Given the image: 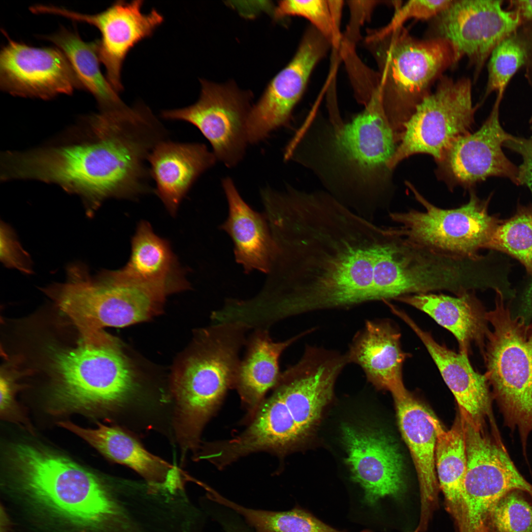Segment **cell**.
<instances>
[{"label": "cell", "mask_w": 532, "mask_h": 532, "mask_svg": "<svg viewBox=\"0 0 532 532\" xmlns=\"http://www.w3.org/2000/svg\"><path fill=\"white\" fill-rule=\"evenodd\" d=\"M275 252L259 295L281 318L371 301L384 228L333 196L290 188L265 208Z\"/></svg>", "instance_id": "cell-1"}, {"label": "cell", "mask_w": 532, "mask_h": 532, "mask_svg": "<svg viewBox=\"0 0 532 532\" xmlns=\"http://www.w3.org/2000/svg\"><path fill=\"white\" fill-rule=\"evenodd\" d=\"M89 138L31 151L30 179L54 183L94 207L105 199H134L149 191L146 163L156 144L148 124L130 113H99L89 120Z\"/></svg>", "instance_id": "cell-2"}, {"label": "cell", "mask_w": 532, "mask_h": 532, "mask_svg": "<svg viewBox=\"0 0 532 532\" xmlns=\"http://www.w3.org/2000/svg\"><path fill=\"white\" fill-rule=\"evenodd\" d=\"M351 121L332 125L320 150L323 168L346 187L339 200L365 218H373L380 206V184L387 177L388 164L399 139L385 112L380 91Z\"/></svg>", "instance_id": "cell-3"}, {"label": "cell", "mask_w": 532, "mask_h": 532, "mask_svg": "<svg viewBox=\"0 0 532 532\" xmlns=\"http://www.w3.org/2000/svg\"><path fill=\"white\" fill-rule=\"evenodd\" d=\"M12 477L28 496L74 525L98 529L115 514L102 481L69 458L39 446L15 445L9 456Z\"/></svg>", "instance_id": "cell-4"}, {"label": "cell", "mask_w": 532, "mask_h": 532, "mask_svg": "<svg viewBox=\"0 0 532 532\" xmlns=\"http://www.w3.org/2000/svg\"><path fill=\"white\" fill-rule=\"evenodd\" d=\"M251 328L239 321L216 322L202 332L195 351L176 374L173 427L180 437L194 440L234 387Z\"/></svg>", "instance_id": "cell-5"}, {"label": "cell", "mask_w": 532, "mask_h": 532, "mask_svg": "<svg viewBox=\"0 0 532 532\" xmlns=\"http://www.w3.org/2000/svg\"><path fill=\"white\" fill-rule=\"evenodd\" d=\"M364 45L377 65L385 112L399 137L433 83L456 64L453 50L440 38H416L403 26L368 29Z\"/></svg>", "instance_id": "cell-6"}, {"label": "cell", "mask_w": 532, "mask_h": 532, "mask_svg": "<svg viewBox=\"0 0 532 532\" xmlns=\"http://www.w3.org/2000/svg\"><path fill=\"white\" fill-rule=\"evenodd\" d=\"M495 290V308L486 313L492 329L482 352L485 375L505 424L518 431L524 450L532 432V323L512 315L502 292Z\"/></svg>", "instance_id": "cell-7"}, {"label": "cell", "mask_w": 532, "mask_h": 532, "mask_svg": "<svg viewBox=\"0 0 532 532\" xmlns=\"http://www.w3.org/2000/svg\"><path fill=\"white\" fill-rule=\"evenodd\" d=\"M56 382L52 410L105 412L122 406L135 391L136 382L129 363L113 340L83 342L60 351L54 359Z\"/></svg>", "instance_id": "cell-8"}, {"label": "cell", "mask_w": 532, "mask_h": 532, "mask_svg": "<svg viewBox=\"0 0 532 532\" xmlns=\"http://www.w3.org/2000/svg\"><path fill=\"white\" fill-rule=\"evenodd\" d=\"M172 292L167 286L125 278L116 270L96 276L85 270L66 288L61 307L83 338L91 340L102 335L104 327H123L148 319Z\"/></svg>", "instance_id": "cell-9"}, {"label": "cell", "mask_w": 532, "mask_h": 532, "mask_svg": "<svg viewBox=\"0 0 532 532\" xmlns=\"http://www.w3.org/2000/svg\"><path fill=\"white\" fill-rule=\"evenodd\" d=\"M342 433L356 488L350 496L348 517L373 532L381 525L385 503L403 492L402 457L394 441L378 430L344 426Z\"/></svg>", "instance_id": "cell-10"}, {"label": "cell", "mask_w": 532, "mask_h": 532, "mask_svg": "<svg viewBox=\"0 0 532 532\" xmlns=\"http://www.w3.org/2000/svg\"><path fill=\"white\" fill-rule=\"evenodd\" d=\"M407 185L425 211L390 213L392 220L400 225L393 228L396 233L441 254L476 261L485 257L479 251L502 221L489 214L490 197L482 200L471 191L467 203L442 209L427 200L410 183Z\"/></svg>", "instance_id": "cell-11"}, {"label": "cell", "mask_w": 532, "mask_h": 532, "mask_svg": "<svg viewBox=\"0 0 532 532\" xmlns=\"http://www.w3.org/2000/svg\"><path fill=\"white\" fill-rule=\"evenodd\" d=\"M463 420L467 463L458 530L477 532L488 525L490 511L501 497L519 490L532 498V484L517 469L499 434L490 435L484 428Z\"/></svg>", "instance_id": "cell-12"}, {"label": "cell", "mask_w": 532, "mask_h": 532, "mask_svg": "<svg viewBox=\"0 0 532 532\" xmlns=\"http://www.w3.org/2000/svg\"><path fill=\"white\" fill-rule=\"evenodd\" d=\"M474 112L470 80L442 76L435 91L421 101L404 124L389 169L416 154H429L439 161L456 139L469 133Z\"/></svg>", "instance_id": "cell-13"}, {"label": "cell", "mask_w": 532, "mask_h": 532, "mask_svg": "<svg viewBox=\"0 0 532 532\" xmlns=\"http://www.w3.org/2000/svg\"><path fill=\"white\" fill-rule=\"evenodd\" d=\"M198 101L182 108L165 110L163 118L189 123L210 143L217 160L228 167L242 160L249 143L248 117L250 98L233 85L201 80Z\"/></svg>", "instance_id": "cell-14"}, {"label": "cell", "mask_w": 532, "mask_h": 532, "mask_svg": "<svg viewBox=\"0 0 532 532\" xmlns=\"http://www.w3.org/2000/svg\"><path fill=\"white\" fill-rule=\"evenodd\" d=\"M501 5V0H453L432 19L429 38L448 42L456 64L466 57L477 73L495 47L519 24V14Z\"/></svg>", "instance_id": "cell-15"}, {"label": "cell", "mask_w": 532, "mask_h": 532, "mask_svg": "<svg viewBox=\"0 0 532 532\" xmlns=\"http://www.w3.org/2000/svg\"><path fill=\"white\" fill-rule=\"evenodd\" d=\"M143 2L141 0L117 1L95 14L43 4L39 5L38 11L40 14H53L86 23L98 29L101 33V39L98 40L99 59L105 67L107 79L119 93L123 89L121 71L128 53L140 41L150 37L164 21L163 16L155 9L143 13Z\"/></svg>", "instance_id": "cell-16"}, {"label": "cell", "mask_w": 532, "mask_h": 532, "mask_svg": "<svg viewBox=\"0 0 532 532\" xmlns=\"http://www.w3.org/2000/svg\"><path fill=\"white\" fill-rule=\"evenodd\" d=\"M330 46L313 26L307 29L294 58L252 106L247 124L249 144L263 141L273 132L288 126L310 74Z\"/></svg>", "instance_id": "cell-17"}, {"label": "cell", "mask_w": 532, "mask_h": 532, "mask_svg": "<svg viewBox=\"0 0 532 532\" xmlns=\"http://www.w3.org/2000/svg\"><path fill=\"white\" fill-rule=\"evenodd\" d=\"M501 97L498 96L488 118L476 132L456 139L438 164V174L450 186H473L488 177L509 179L519 185L518 167L504 155V143L514 137L499 120Z\"/></svg>", "instance_id": "cell-18"}, {"label": "cell", "mask_w": 532, "mask_h": 532, "mask_svg": "<svg viewBox=\"0 0 532 532\" xmlns=\"http://www.w3.org/2000/svg\"><path fill=\"white\" fill-rule=\"evenodd\" d=\"M6 35L8 42L0 53L1 90L15 96L48 100L83 89L59 48L32 47Z\"/></svg>", "instance_id": "cell-19"}, {"label": "cell", "mask_w": 532, "mask_h": 532, "mask_svg": "<svg viewBox=\"0 0 532 532\" xmlns=\"http://www.w3.org/2000/svg\"><path fill=\"white\" fill-rule=\"evenodd\" d=\"M348 364L345 353L307 345L299 361L281 372L273 389L289 405L304 435L331 400L336 380Z\"/></svg>", "instance_id": "cell-20"}, {"label": "cell", "mask_w": 532, "mask_h": 532, "mask_svg": "<svg viewBox=\"0 0 532 532\" xmlns=\"http://www.w3.org/2000/svg\"><path fill=\"white\" fill-rule=\"evenodd\" d=\"M398 317L412 330L427 348L454 395L462 417L479 427H484L487 419L495 424L489 382L485 374L474 369L468 356L439 344L404 311L399 312Z\"/></svg>", "instance_id": "cell-21"}, {"label": "cell", "mask_w": 532, "mask_h": 532, "mask_svg": "<svg viewBox=\"0 0 532 532\" xmlns=\"http://www.w3.org/2000/svg\"><path fill=\"white\" fill-rule=\"evenodd\" d=\"M400 337V333L390 321L366 320L345 353L348 363L359 366L370 383L391 392L394 399L408 392L402 377L406 354L401 349Z\"/></svg>", "instance_id": "cell-22"}, {"label": "cell", "mask_w": 532, "mask_h": 532, "mask_svg": "<svg viewBox=\"0 0 532 532\" xmlns=\"http://www.w3.org/2000/svg\"><path fill=\"white\" fill-rule=\"evenodd\" d=\"M398 423L417 471L421 499L418 528L425 531L438 501V483L435 472L436 434L433 414L408 391L394 399Z\"/></svg>", "instance_id": "cell-23"}, {"label": "cell", "mask_w": 532, "mask_h": 532, "mask_svg": "<svg viewBox=\"0 0 532 532\" xmlns=\"http://www.w3.org/2000/svg\"><path fill=\"white\" fill-rule=\"evenodd\" d=\"M217 159L205 145L166 140L151 151L148 162L156 184L155 193L174 216L195 182L213 166Z\"/></svg>", "instance_id": "cell-24"}, {"label": "cell", "mask_w": 532, "mask_h": 532, "mask_svg": "<svg viewBox=\"0 0 532 532\" xmlns=\"http://www.w3.org/2000/svg\"><path fill=\"white\" fill-rule=\"evenodd\" d=\"M59 425L82 438L107 459L133 469L150 485L171 490L182 484L183 473L177 466L149 452L119 427L98 424L96 428L88 429L68 421Z\"/></svg>", "instance_id": "cell-25"}, {"label": "cell", "mask_w": 532, "mask_h": 532, "mask_svg": "<svg viewBox=\"0 0 532 532\" xmlns=\"http://www.w3.org/2000/svg\"><path fill=\"white\" fill-rule=\"evenodd\" d=\"M222 186L229 212L220 228L232 238L236 262L246 273L257 270L268 274L275 249L265 214L254 210L243 200L231 178L222 179Z\"/></svg>", "instance_id": "cell-26"}, {"label": "cell", "mask_w": 532, "mask_h": 532, "mask_svg": "<svg viewBox=\"0 0 532 532\" xmlns=\"http://www.w3.org/2000/svg\"><path fill=\"white\" fill-rule=\"evenodd\" d=\"M474 290L455 297L430 293L407 295L395 300L423 311L456 337L459 352L468 356L472 344L483 351L489 329L486 313Z\"/></svg>", "instance_id": "cell-27"}, {"label": "cell", "mask_w": 532, "mask_h": 532, "mask_svg": "<svg viewBox=\"0 0 532 532\" xmlns=\"http://www.w3.org/2000/svg\"><path fill=\"white\" fill-rule=\"evenodd\" d=\"M313 330L304 331L282 341H274L268 328L265 327L255 328L248 336L234 388L251 409L257 410L266 393L276 384L281 373L280 358L284 351Z\"/></svg>", "instance_id": "cell-28"}, {"label": "cell", "mask_w": 532, "mask_h": 532, "mask_svg": "<svg viewBox=\"0 0 532 532\" xmlns=\"http://www.w3.org/2000/svg\"><path fill=\"white\" fill-rule=\"evenodd\" d=\"M131 244L128 262L117 270L121 276L180 290L189 287L168 241L156 234L149 223L142 221L138 224Z\"/></svg>", "instance_id": "cell-29"}, {"label": "cell", "mask_w": 532, "mask_h": 532, "mask_svg": "<svg viewBox=\"0 0 532 532\" xmlns=\"http://www.w3.org/2000/svg\"><path fill=\"white\" fill-rule=\"evenodd\" d=\"M44 38L54 43L66 55L83 89L89 91L97 101L100 112H112L127 106L101 72L98 40L85 42L77 32L65 27Z\"/></svg>", "instance_id": "cell-30"}, {"label": "cell", "mask_w": 532, "mask_h": 532, "mask_svg": "<svg viewBox=\"0 0 532 532\" xmlns=\"http://www.w3.org/2000/svg\"><path fill=\"white\" fill-rule=\"evenodd\" d=\"M432 421L436 434L435 463L438 480L447 509L459 528L467 463L464 422L458 414L451 428L445 430L433 415Z\"/></svg>", "instance_id": "cell-31"}, {"label": "cell", "mask_w": 532, "mask_h": 532, "mask_svg": "<svg viewBox=\"0 0 532 532\" xmlns=\"http://www.w3.org/2000/svg\"><path fill=\"white\" fill-rule=\"evenodd\" d=\"M226 505L240 515L253 532H343L299 505L278 511L250 508L231 500Z\"/></svg>", "instance_id": "cell-32"}, {"label": "cell", "mask_w": 532, "mask_h": 532, "mask_svg": "<svg viewBox=\"0 0 532 532\" xmlns=\"http://www.w3.org/2000/svg\"><path fill=\"white\" fill-rule=\"evenodd\" d=\"M485 249L505 253L518 260L532 275V203L519 205L511 218L502 220Z\"/></svg>", "instance_id": "cell-33"}, {"label": "cell", "mask_w": 532, "mask_h": 532, "mask_svg": "<svg viewBox=\"0 0 532 532\" xmlns=\"http://www.w3.org/2000/svg\"><path fill=\"white\" fill-rule=\"evenodd\" d=\"M486 95L492 92L502 96L506 85L524 64L527 53L524 45L510 36L501 40L491 54Z\"/></svg>", "instance_id": "cell-34"}, {"label": "cell", "mask_w": 532, "mask_h": 532, "mask_svg": "<svg viewBox=\"0 0 532 532\" xmlns=\"http://www.w3.org/2000/svg\"><path fill=\"white\" fill-rule=\"evenodd\" d=\"M524 492H508L492 508L488 524L495 532H532V504Z\"/></svg>", "instance_id": "cell-35"}, {"label": "cell", "mask_w": 532, "mask_h": 532, "mask_svg": "<svg viewBox=\"0 0 532 532\" xmlns=\"http://www.w3.org/2000/svg\"><path fill=\"white\" fill-rule=\"evenodd\" d=\"M277 18L299 16L308 20L328 41L333 49L339 50L342 35L334 26L328 0H286L280 1L275 11Z\"/></svg>", "instance_id": "cell-36"}, {"label": "cell", "mask_w": 532, "mask_h": 532, "mask_svg": "<svg viewBox=\"0 0 532 532\" xmlns=\"http://www.w3.org/2000/svg\"><path fill=\"white\" fill-rule=\"evenodd\" d=\"M338 53L344 62L356 99L365 106L380 89L379 74L361 61L356 46L342 41Z\"/></svg>", "instance_id": "cell-37"}, {"label": "cell", "mask_w": 532, "mask_h": 532, "mask_svg": "<svg viewBox=\"0 0 532 532\" xmlns=\"http://www.w3.org/2000/svg\"><path fill=\"white\" fill-rule=\"evenodd\" d=\"M451 0H413L403 5L399 3L395 6L393 18L384 29L387 30L402 27L403 23L411 19L418 20L432 19L448 7L453 2Z\"/></svg>", "instance_id": "cell-38"}, {"label": "cell", "mask_w": 532, "mask_h": 532, "mask_svg": "<svg viewBox=\"0 0 532 532\" xmlns=\"http://www.w3.org/2000/svg\"><path fill=\"white\" fill-rule=\"evenodd\" d=\"M0 258L4 264L26 273L32 271L29 256L5 224L0 228Z\"/></svg>", "instance_id": "cell-39"}, {"label": "cell", "mask_w": 532, "mask_h": 532, "mask_svg": "<svg viewBox=\"0 0 532 532\" xmlns=\"http://www.w3.org/2000/svg\"><path fill=\"white\" fill-rule=\"evenodd\" d=\"M378 0H348L350 19L342 41L356 46L361 39V28L370 19Z\"/></svg>", "instance_id": "cell-40"}, {"label": "cell", "mask_w": 532, "mask_h": 532, "mask_svg": "<svg viewBox=\"0 0 532 532\" xmlns=\"http://www.w3.org/2000/svg\"><path fill=\"white\" fill-rule=\"evenodd\" d=\"M503 146L522 156L523 163L518 167L519 185L527 186L532 193V137L526 138L514 136L506 141Z\"/></svg>", "instance_id": "cell-41"}, {"label": "cell", "mask_w": 532, "mask_h": 532, "mask_svg": "<svg viewBox=\"0 0 532 532\" xmlns=\"http://www.w3.org/2000/svg\"><path fill=\"white\" fill-rule=\"evenodd\" d=\"M0 412L4 417L16 416L17 406L14 400L13 391L11 383L8 378L1 376L0 382Z\"/></svg>", "instance_id": "cell-42"}, {"label": "cell", "mask_w": 532, "mask_h": 532, "mask_svg": "<svg viewBox=\"0 0 532 532\" xmlns=\"http://www.w3.org/2000/svg\"><path fill=\"white\" fill-rule=\"evenodd\" d=\"M328 2L334 26L336 32L342 35L340 32V24L343 1L342 0H328Z\"/></svg>", "instance_id": "cell-43"}, {"label": "cell", "mask_w": 532, "mask_h": 532, "mask_svg": "<svg viewBox=\"0 0 532 532\" xmlns=\"http://www.w3.org/2000/svg\"><path fill=\"white\" fill-rule=\"evenodd\" d=\"M514 2L519 11L525 18L532 19V0H517Z\"/></svg>", "instance_id": "cell-44"}, {"label": "cell", "mask_w": 532, "mask_h": 532, "mask_svg": "<svg viewBox=\"0 0 532 532\" xmlns=\"http://www.w3.org/2000/svg\"><path fill=\"white\" fill-rule=\"evenodd\" d=\"M225 532H253V530L245 522L236 521L227 526Z\"/></svg>", "instance_id": "cell-45"}, {"label": "cell", "mask_w": 532, "mask_h": 532, "mask_svg": "<svg viewBox=\"0 0 532 532\" xmlns=\"http://www.w3.org/2000/svg\"><path fill=\"white\" fill-rule=\"evenodd\" d=\"M525 300L528 304H532V279L526 292Z\"/></svg>", "instance_id": "cell-46"}, {"label": "cell", "mask_w": 532, "mask_h": 532, "mask_svg": "<svg viewBox=\"0 0 532 532\" xmlns=\"http://www.w3.org/2000/svg\"><path fill=\"white\" fill-rule=\"evenodd\" d=\"M479 532H491V529L489 527H485L482 529Z\"/></svg>", "instance_id": "cell-47"}, {"label": "cell", "mask_w": 532, "mask_h": 532, "mask_svg": "<svg viewBox=\"0 0 532 532\" xmlns=\"http://www.w3.org/2000/svg\"><path fill=\"white\" fill-rule=\"evenodd\" d=\"M362 532H373L370 530H368V529H365V530H364ZM412 532H419V530L417 528L414 531Z\"/></svg>", "instance_id": "cell-48"}]
</instances>
